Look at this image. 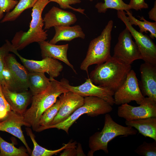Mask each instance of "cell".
I'll list each match as a JSON object with an SVG mask.
<instances>
[{"label":"cell","mask_w":156,"mask_h":156,"mask_svg":"<svg viewBox=\"0 0 156 156\" xmlns=\"http://www.w3.org/2000/svg\"><path fill=\"white\" fill-rule=\"evenodd\" d=\"M125 123L127 126L135 128L144 136L156 141V117L126 120Z\"/></svg>","instance_id":"cell-21"},{"label":"cell","mask_w":156,"mask_h":156,"mask_svg":"<svg viewBox=\"0 0 156 156\" xmlns=\"http://www.w3.org/2000/svg\"><path fill=\"white\" fill-rule=\"evenodd\" d=\"M44 73L35 72L28 73L29 88L33 96L44 91L49 86L50 79L47 77Z\"/></svg>","instance_id":"cell-23"},{"label":"cell","mask_w":156,"mask_h":156,"mask_svg":"<svg viewBox=\"0 0 156 156\" xmlns=\"http://www.w3.org/2000/svg\"></svg>","instance_id":"cell-39"},{"label":"cell","mask_w":156,"mask_h":156,"mask_svg":"<svg viewBox=\"0 0 156 156\" xmlns=\"http://www.w3.org/2000/svg\"><path fill=\"white\" fill-rule=\"evenodd\" d=\"M2 74L4 83V86L12 92H22L18 83L5 64Z\"/></svg>","instance_id":"cell-29"},{"label":"cell","mask_w":156,"mask_h":156,"mask_svg":"<svg viewBox=\"0 0 156 156\" xmlns=\"http://www.w3.org/2000/svg\"><path fill=\"white\" fill-rule=\"evenodd\" d=\"M138 131L133 127H125L115 122L108 114L105 116L104 127L101 131L95 132L90 137L88 155L93 156L96 151L102 150L108 154V144L116 137L120 135L127 137L135 135Z\"/></svg>","instance_id":"cell-4"},{"label":"cell","mask_w":156,"mask_h":156,"mask_svg":"<svg viewBox=\"0 0 156 156\" xmlns=\"http://www.w3.org/2000/svg\"><path fill=\"white\" fill-rule=\"evenodd\" d=\"M38 0H19L13 10L7 13L1 23L15 20L26 9L32 8Z\"/></svg>","instance_id":"cell-26"},{"label":"cell","mask_w":156,"mask_h":156,"mask_svg":"<svg viewBox=\"0 0 156 156\" xmlns=\"http://www.w3.org/2000/svg\"><path fill=\"white\" fill-rule=\"evenodd\" d=\"M140 70L141 79L138 83L142 94L156 102V65L144 62Z\"/></svg>","instance_id":"cell-15"},{"label":"cell","mask_w":156,"mask_h":156,"mask_svg":"<svg viewBox=\"0 0 156 156\" xmlns=\"http://www.w3.org/2000/svg\"><path fill=\"white\" fill-rule=\"evenodd\" d=\"M114 104L121 105L135 101L139 105L144 103L147 97L142 94L135 71L131 69L123 83L114 92Z\"/></svg>","instance_id":"cell-7"},{"label":"cell","mask_w":156,"mask_h":156,"mask_svg":"<svg viewBox=\"0 0 156 156\" xmlns=\"http://www.w3.org/2000/svg\"><path fill=\"white\" fill-rule=\"evenodd\" d=\"M12 53L18 57L29 72L47 73L50 77L54 78L59 76L63 69L62 64L56 59L47 57L41 60H29L21 56L16 49Z\"/></svg>","instance_id":"cell-11"},{"label":"cell","mask_w":156,"mask_h":156,"mask_svg":"<svg viewBox=\"0 0 156 156\" xmlns=\"http://www.w3.org/2000/svg\"><path fill=\"white\" fill-rule=\"evenodd\" d=\"M50 2H54L58 3L60 8L64 9H69L78 12L82 14H85L84 13L85 10L81 8H75L70 5L80 3V0H49Z\"/></svg>","instance_id":"cell-32"},{"label":"cell","mask_w":156,"mask_h":156,"mask_svg":"<svg viewBox=\"0 0 156 156\" xmlns=\"http://www.w3.org/2000/svg\"><path fill=\"white\" fill-rule=\"evenodd\" d=\"M76 147H70L65 149L63 151L60 153V156H76Z\"/></svg>","instance_id":"cell-36"},{"label":"cell","mask_w":156,"mask_h":156,"mask_svg":"<svg viewBox=\"0 0 156 156\" xmlns=\"http://www.w3.org/2000/svg\"><path fill=\"white\" fill-rule=\"evenodd\" d=\"M49 2V0H38L34 5L28 30L27 32H17L12 40L11 43L16 50H21L30 44L38 43L47 38V31L43 29L44 23L42 15L44 9Z\"/></svg>","instance_id":"cell-3"},{"label":"cell","mask_w":156,"mask_h":156,"mask_svg":"<svg viewBox=\"0 0 156 156\" xmlns=\"http://www.w3.org/2000/svg\"><path fill=\"white\" fill-rule=\"evenodd\" d=\"M118 18L124 23L134 38L144 62L156 65V46L151 38L136 30L129 22L123 10H117Z\"/></svg>","instance_id":"cell-8"},{"label":"cell","mask_w":156,"mask_h":156,"mask_svg":"<svg viewBox=\"0 0 156 156\" xmlns=\"http://www.w3.org/2000/svg\"><path fill=\"white\" fill-rule=\"evenodd\" d=\"M113 25V21H109L101 34L90 42L86 57L80 66V69L88 74L90 66L103 63L111 56L110 51Z\"/></svg>","instance_id":"cell-5"},{"label":"cell","mask_w":156,"mask_h":156,"mask_svg":"<svg viewBox=\"0 0 156 156\" xmlns=\"http://www.w3.org/2000/svg\"><path fill=\"white\" fill-rule=\"evenodd\" d=\"M25 130L27 134L30 138L33 144V149L30 155L31 156H51L60 153L66 148L76 147V142L70 141L57 149L53 150L47 149L38 144L35 139V136L29 127H26Z\"/></svg>","instance_id":"cell-22"},{"label":"cell","mask_w":156,"mask_h":156,"mask_svg":"<svg viewBox=\"0 0 156 156\" xmlns=\"http://www.w3.org/2000/svg\"><path fill=\"white\" fill-rule=\"evenodd\" d=\"M1 86L3 95L11 110L23 116L31 101L33 95L31 92L28 90L20 92H12Z\"/></svg>","instance_id":"cell-16"},{"label":"cell","mask_w":156,"mask_h":156,"mask_svg":"<svg viewBox=\"0 0 156 156\" xmlns=\"http://www.w3.org/2000/svg\"><path fill=\"white\" fill-rule=\"evenodd\" d=\"M50 82L44 91L32 96L31 104L23 116L25 122L36 131L39 127L40 117L44 112L56 101L62 94L68 91L60 81L50 77Z\"/></svg>","instance_id":"cell-2"},{"label":"cell","mask_w":156,"mask_h":156,"mask_svg":"<svg viewBox=\"0 0 156 156\" xmlns=\"http://www.w3.org/2000/svg\"><path fill=\"white\" fill-rule=\"evenodd\" d=\"M112 57L128 65H131L135 60L142 59L135 42L126 27L119 34Z\"/></svg>","instance_id":"cell-9"},{"label":"cell","mask_w":156,"mask_h":156,"mask_svg":"<svg viewBox=\"0 0 156 156\" xmlns=\"http://www.w3.org/2000/svg\"><path fill=\"white\" fill-rule=\"evenodd\" d=\"M92 1L93 0H90ZM104 2L97 3L95 7L99 13H105L108 9H112L116 10H129L131 7L128 4L125 3L122 0H104Z\"/></svg>","instance_id":"cell-28"},{"label":"cell","mask_w":156,"mask_h":156,"mask_svg":"<svg viewBox=\"0 0 156 156\" xmlns=\"http://www.w3.org/2000/svg\"><path fill=\"white\" fill-rule=\"evenodd\" d=\"M76 156H85L80 144L78 143L77 147H76Z\"/></svg>","instance_id":"cell-38"},{"label":"cell","mask_w":156,"mask_h":156,"mask_svg":"<svg viewBox=\"0 0 156 156\" xmlns=\"http://www.w3.org/2000/svg\"><path fill=\"white\" fill-rule=\"evenodd\" d=\"M112 106L103 99L94 96L84 97V103L67 118L63 121L46 127L44 130L56 128L65 131L67 134L70 127L79 117L84 114L91 117L106 114L112 110Z\"/></svg>","instance_id":"cell-6"},{"label":"cell","mask_w":156,"mask_h":156,"mask_svg":"<svg viewBox=\"0 0 156 156\" xmlns=\"http://www.w3.org/2000/svg\"><path fill=\"white\" fill-rule=\"evenodd\" d=\"M138 155L144 156H156V141L150 143L144 141L134 150Z\"/></svg>","instance_id":"cell-31"},{"label":"cell","mask_w":156,"mask_h":156,"mask_svg":"<svg viewBox=\"0 0 156 156\" xmlns=\"http://www.w3.org/2000/svg\"><path fill=\"white\" fill-rule=\"evenodd\" d=\"M42 58L49 57L60 60L70 67L76 73L73 66L70 63L67 56L68 44L56 45L44 41L38 43Z\"/></svg>","instance_id":"cell-18"},{"label":"cell","mask_w":156,"mask_h":156,"mask_svg":"<svg viewBox=\"0 0 156 156\" xmlns=\"http://www.w3.org/2000/svg\"><path fill=\"white\" fill-rule=\"evenodd\" d=\"M61 105V101L59 99L51 107L46 110L41 116L39 122V127L35 131L41 132L51 125Z\"/></svg>","instance_id":"cell-25"},{"label":"cell","mask_w":156,"mask_h":156,"mask_svg":"<svg viewBox=\"0 0 156 156\" xmlns=\"http://www.w3.org/2000/svg\"><path fill=\"white\" fill-rule=\"evenodd\" d=\"M131 68V65L111 56L105 62L97 64L89 78L94 84L107 87L115 92L124 81Z\"/></svg>","instance_id":"cell-1"},{"label":"cell","mask_w":156,"mask_h":156,"mask_svg":"<svg viewBox=\"0 0 156 156\" xmlns=\"http://www.w3.org/2000/svg\"><path fill=\"white\" fill-rule=\"evenodd\" d=\"M138 106L128 103L121 105L118 108L117 114L126 120L156 117V102L147 97L146 101Z\"/></svg>","instance_id":"cell-12"},{"label":"cell","mask_w":156,"mask_h":156,"mask_svg":"<svg viewBox=\"0 0 156 156\" xmlns=\"http://www.w3.org/2000/svg\"><path fill=\"white\" fill-rule=\"evenodd\" d=\"M149 18L151 19L156 21V1H155L153 7L148 13Z\"/></svg>","instance_id":"cell-37"},{"label":"cell","mask_w":156,"mask_h":156,"mask_svg":"<svg viewBox=\"0 0 156 156\" xmlns=\"http://www.w3.org/2000/svg\"><path fill=\"white\" fill-rule=\"evenodd\" d=\"M5 64L18 83L22 92L29 88L27 70L20 64L14 56L8 53L5 57Z\"/></svg>","instance_id":"cell-19"},{"label":"cell","mask_w":156,"mask_h":156,"mask_svg":"<svg viewBox=\"0 0 156 156\" xmlns=\"http://www.w3.org/2000/svg\"><path fill=\"white\" fill-rule=\"evenodd\" d=\"M26 148L16 147L13 144L7 142L0 136V156H29Z\"/></svg>","instance_id":"cell-27"},{"label":"cell","mask_w":156,"mask_h":156,"mask_svg":"<svg viewBox=\"0 0 156 156\" xmlns=\"http://www.w3.org/2000/svg\"><path fill=\"white\" fill-rule=\"evenodd\" d=\"M125 14L128 15V19L132 25H135L138 26L140 29L139 32L141 33L144 32L147 33L148 31L150 33V36L151 38L154 39L156 38V22H152L145 20L144 17L142 16H139L142 21L137 19L133 16L132 14L129 10L126 11Z\"/></svg>","instance_id":"cell-24"},{"label":"cell","mask_w":156,"mask_h":156,"mask_svg":"<svg viewBox=\"0 0 156 156\" xmlns=\"http://www.w3.org/2000/svg\"><path fill=\"white\" fill-rule=\"evenodd\" d=\"M58 97L61 101V105L50 125L66 119L84 103V97L69 91L62 94Z\"/></svg>","instance_id":"cell-13"},{"label":"cell","mask_w":156,"mask_h":156,"mask_svg":"<svg viewBox=\"0 0 156 156\" xmlns=\"http://www.w3.org/2000/svg\"><path fill=\"white\" fill-rule=\"evenodd\" d=\"M60 81L68 91L84 97L89 96H96L103 99L112 106L114 104L113 97L114 92L107 87L94 84L89 78L83 83L77 86L71 85L68 81L64 78Z\"/></svg>","instance_id":"cell-10"},{"label":"cell","mask_w":156,"mask_h":156,"mask_svg":"<svg viewBox=\"0 0 156 156\" xmlns=\"http://www.w3.org/2000/svg\"><path fill=\"white\" fill-rule=\"evenodd\" d=\"M16 49L12 44L8 40H6L5 43L0 47V84L4 86L2 72L5 64V58L6 56Z\"/></svg>","instance_id":"cell-30"},{"label":"cell","mask_w":156,"mask_h":156,"mask_svg":"<svg viewBox=\"0 0 156 156\" xmlns=\"http://www.w3.org/2000/svg\"><path fill=\"white\" fill-rule=\"evenodd\" d=\"M11 111L10 106L3 95L0 84V122L4 119Z\"/></svg>","instance_id":"cell-33"},{"label":"cell","mask_w":156,"mask_h":156,"mask_svg":"<svg viewBox=\"0 0 156 156\" xmlns=\"http://www.w3.org/2000/svg\"><path fill=\"white\" fill-rule=\"evenodd\" d=\"M23 126L30 127L24 120L23 116L10 111L7 116L0 122V131L6 132L19 139L23 144L30 155L32 151L25 139L21 127Z\"/></svg>","instance_id":"cell-14"},{"label":"cell","mask_w":156,"mask_h":156,"mask_svg":"<svg viewBox=\"0 0 156 156\" xmlns=\"http://www.w3.org/2000/svg\"><path fill=\"white\" fill-rule=\"evenodd\" d=\"M55 34L49 42L55 44L60 41H70L77 38L84 39L85 35L80 26H57L54 27Z\"/></svg>","instance_id":"cell-20"},{"label":"cell","mask_w":156,"mask_h":156,"mask_svg":"<svg viewBox=\"0 0 156 156\" xmlns=\"http://www.w3.org/2000/svg\"><path fill=\"white\" fill-rule=\"evenodd\" d=\"M18 2L17 0H0V20L3 18L5 12H10Z\"/></svg>","instance_id":"cell-34"},{"label":"cell","mask_w":156,"mask_h":156,"mask_svg":"<svg viewBox=\"0 0 156 156\" xmlns=\"http://www.w3.org/2000/svg\"><path fill=\"white\" fill-rule=\"evenodd\" d=\"M44 29L57 26H69L77 21L75 14L72 12L53 6L46 13L43 18Z\"/></svg>","instance_id":"cell-17"},{"label":"cell","mask_w":156,"mask_h":156,"mask_svg":"<svg viewBox=\"0 0 156 156\" xmlns=\"http://www.w3.org/2000/svg\"><path fill=\"white\" fill-rule=\"evenodd\" d=\"M131 9L136 11L148 8V5L145 2L144 0H130L128 4Z\"/></svg>","instance_id":"cell-35"}]
</instances>
